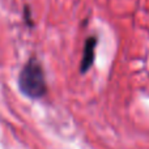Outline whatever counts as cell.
<instances>
[{"label":"cell","mask_w":149,"mask_h":149,"mask_svg":"<svg viewBox=\"0 0 149 149\" xmlns=\"http://www.w3.org/2000/svg\"><path fill=\"white\" fill-rule=\"evenodd\" d=\"M97 45V39L94 37L88 38L85 42V49H84V55H82V62H81V72H86L93 64L94 60V47Z\"/></svg>","instance_id":"obj_2"},{"label":"cell","mask_w":149,"mask_h":149,"mask_svg":"<svg viewBox=\"0 0 149 149\" xmlns=\"http://www.w3.org/2000/svg\"><path fill=\"white\" fill-rule=\"evenodd\" d=\"M18 86L21 92L30 98H41L46 93V81L41 64L30 59L20 73Z\"/></svg>","instance_id":"obj_1"}]
</instances>
